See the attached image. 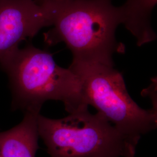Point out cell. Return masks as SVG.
Masks as SVG:
<instances>
[{
    "instance_id": "1",
    "label": "cell",
    "mask_w": 157,
    "mask_h": 157,
    "mask_svg": "<svg viewBox=\"0 0 157 157\" xmlns=\"http://www.w3.org/2000/svg\"><path fill=\"white\" fill-rule=\"evenodd\" d=\"M52 6L53 28L44 34L47 45L64 43L72 52V64L114 67L113 55L125 52L115 35L122 23L119 6L112 0H65Z\"/></svg>"
},
{
    "instance_id": "2",
    "label": "cell",
    "mask_w": 157,
    "mask_h": 157,
    "mask_svg": "<svg viewBox=\"0 0 157 157\" xmlns=\"http://www.w3.org/2000/svg\"><path fill=\"white\" fill-rule=\"evenodd\" d=\"M0 66L9 78L14 109L40 112L50 100L62 101L69 114L88 109L78 76L47 51L29 44L3 58Z\"/></svg>"
},
{
    "instance_id": "3",
    "label": "cell",
    "mask_w": 157,
    "mask_h": 157,
    "mask_svg": "<svg viewBox=\"0 0 157 157\" xmlns=\"http://www.w3.org/2000/svg\"><path fill=\"white\" fill-rule=\"evenodd\" d=\"M38 130L51 157H135L137 145L88 109L58 119L39 115Z\"/></svg>"
},
{
    "instance_id": "4",
    "label": "cell",
    "mask_w": 157,
    "mask_h": 157,
    "mask_svg": "<svg viewBox=\"0 0 157 157\" xmlns=\"http://www.w3.org/2000/svg\"><path fill=\"white\" fill-rule=\"evenodd\" d=\"M69 68L80 79L87 104L135 144L157 128V108L139 107L129 95L122 75L113 67L71 63Z\"/></svg>"
},
{
    "instance_id": "5",
    "label": "cell",
    "mask_w": 157,
    "mask_h": 157,
    "mask_svg": "<svg viewBox=\"0 0 157 157\" xmlns=\"http://www.w3.org/2000/svg\"><path fill=\"white\" fill-rule=\"evenodd\" d=\"M53 22V8L35 0H0V60Z\"/></svg>"
},
{
    "instance_id": "6",
    "label": "cell",
    "mask_w": 157,
    "mask_h": 157,
    "mask_svg": "<svg viewBox=\"0 0 157 157\" xmlns=\"http://www.w3.org/2000/svg\"><path fill=\"white\" fill-rule=\"evenodd\" d=\"M39 111H25L20 124L0 132V157H35L39 149Z\"/></svg>"
},
{
    "instance_id": "7",
    "label": "cell",
    "mask_w": 157,
    "mask_h": 157,
    "mask_svg": "<svg viewBox=\"0 0 157 157\" xmlns=\"http://www.w3.org/2000/svg\"><path fill=\"white\" fill-rule=\"evenodd\" d=\"M157 0H126L119 6L122 23L139 47L154 41L157 35L151 26L152 12Z\"/></svg>"
},
{
    "instance_id": "8",
    "label": "cell",
    "mask_w": 157,
    "mask_h": 157,
    "mask_svg": "<svg viewBox=\"0 0 157 157\" xmlns=\"http://www.w3.org/2000/svg\"><path fill=\"white\" fill-rule=\"evenodd\" d=\"M38 4L40 5H48L59 3L65 0H35Z\"/></svg>"
}]
</instances>
